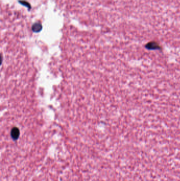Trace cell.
Masks as SVG:
<instances>
[{
    "instance_id": "6da1fadb",
    "label": "cell",
    "mask_w": 180,
    "mask_h": 181,
    "mask_svg": "<svg viewBox=\"0 0 180 181\" xmlns=\"http://www.w3.org/2000/svg\"><path fill=\"white\" fill-rule=\"evenodd\" d=\"M146 47L150 49H158L159 48V46L155 42H153L149 43Z\"/></svg>"
}]
</instances>
